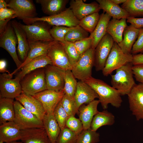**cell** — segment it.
Instances as JSON below:
<instances>
[{
    "label": "cell",
    "instance_id": "cell-32",
    "mask_svg": "<svg viewBox=\"0 0 143 143\" xmlns=\"http://www.w3.org/2000/svg\"><path fill=\"white\" fill-rule=\"evenodd\" d=\"M14 99L0 98V124L14 121L15 111Z\"/></svg>",
    "mask_w": 143,
    "mask_h": 143
},
{
    "label": "cell",
    "instance_id": "cell-54",
    "mask_svg": "<svg viewBox=\"0 0 143 143\" xmlns=\"http://www.w3.org/2000/svg\"><path fill=\"white\" fill-rule=\"evenodd\" d=\"M7 143H23V142H19V141H13L10 142H9Z\"/></svg>",
    "mask_w": 143,
    "mask_h": 143
},
{
    "label": "cell",
    "instance_id": "cell-4",
    "mask_svg": "<svg viewBox=\"0 0 143 143\" xmlns=\"http://www.w3.org/2000/svg\"><path fill=\"white\" fill-rule=\"evenodd\" d=\"M26 25L31 24L37 21H42L53 26H64L72 28L79 25V20L74 15L72 10L66 8L60 13L55 15L27 19L23 20Z\"/></svg>",
    "mask_w": 143,
    "mask_h": 143
},
{
    "label": "cell",
    "instance_id": "cell-9",
    "mask_svg": "<svg viewBox=\"0 0 143 143\" xmlns=\"http://www.w3.org/2000/svg\"><path fill=\"white\" fill-rule=\"evenodd\" d=\"M46 23L37 21L29 25H23L19 23L26 34L28 41L51 42L54 41L50 33Z\"/></svg>",
    "mask_w": 143,
    "mask_h": 143
},
{
    "label": "cell",
    "instance_id": "cell-18",
    "mask_svg": "<svg viewBox=\"0 0 143 143\" xmlns=\"http://www.w3.org/2000/svg\"><path fill=\"white\" fill-rule=\"evenodd\" d=\"M70 7L74 16L80 20L83 18L100 10L99 5L94 1L89 3L83 2L82 0H72Z\"/></svg>",
    "mask_w": 143,
    "mask_h": 143
},
{
    "label": "cell",
    "instance_id": "cell-22",
    "mask_svg": "<svg viewBox=\"0 0 143 143\" xmlns=\"http://www.w3.org/2000/svg\"><path fill=\"white\" fill-rule=\"evenodd\" d=\"M21 137V130L14 121L0 125V141L6 143L17 141Z\"/></svg>",
    "mask_w": 143,
    "mask_h": 143
},
{
    "label": "cell",
    "instance_id": "cell-31",
    "mask_svg": "<svg viewBox=\"0 0 143 143\" xmlns=\"http://www.w3.org/2000/svg\"><path fill=\"white\" fill-rule=\"evenodd\" d=\"M44 127L51 143H57L61 129L53 114H46L42 121Z\"/></svg>",
    "mask_w": 143,
    "mask_h": 143
},
{
    "label": "cell",
    "instance_id": "cell-45",
    "mask_svg": "<svg viewBox=\"0 0 143 143\" xmlns=\"http://www.w3.org/2000/svg\"><path fill=\"white\" fill-rule=\"evenodd\" d=\"M65 127L78 135H79L83 130L82 122L79 119L76 118L74 116L69 117L66 121Z\"/></svg>",
    "mask_w": 143,
    "mask_h": 143
},
{
    "label": "cell",
    "instance_id": "cell-8",
    "mask_svg": "<svg viewBox=\"0 0 143 143\" xmlns=\"http://www.w3.org/2000/svg\"><path fill=\"white\" fill-rule=\"evenodd\" d=\"M11 73L0 74V98L14 99L22 92L20 79L16 77L12 79Z\"/></svg>",
    "mask_w": 143,
    "mask_h": 143
},
{
    "label": "cell",
    "instance_id": "cell-5",
    "mask_svg": "<svg viewBox=\"0 0 143 143\" xmlns=\"http://www.w3.org/2000/svg\"><path fill=\"white\" fill-rule=\"evenodd\" d=\"M133 55L124 53L117 43L114 42L102 70L103 75L107 76L114 70L128 63H131Z\"/></svg>",
    "mask_w": 143,
    "mask_h": 143
},
{
    "label": "cell",
    "instance_id": "cell-52",
    "mask_svg": "<svg viewBox=\"0 0 143 143\" xmlns=\"http://www.w3.org/2000/svg\"><path fill=\"white\" fill-rule=\"evenodd\" d=\"M8 7V4L4 0H0V9L7 8Z\"/></svg>",
    "mask_w": 143,
    "mask_h": 143
},
{
    "label": "cell",
    "instance_id": "cell-10",
    "mask_svg": "<svg viewBox=\"0 0 143 143\" xmlns=\"http://www.w3.org/2000/svg\"><path fill=\"white\" fill-rule=\"evenodd\" d=\"M17 43L16 36L10 21L4 31L0 34V47L9 53L15 63L17 69L22 63L19 60L16 52V46Z\"/></svg>",
    "mask_w": 143,
    "mask_h": 143
},
{
    "label": "cell",
    "instance_id": "cell-49",
    "mask_svg": "<svg viewBox=\"0 0 143 143\" xmlns=\"http://www.w3.org/2000/svg\"><path fill=\"white\" fill-rule=\"evenodd\" d=\"M127 20V22L130 23L135 28H143V18H137L129 16Z\"/></svg>",
    "mask_w": 143,
    "mask_h": 143
},
{
    "label": "cell",
    "instance_id": "cell-1",
    "mask_svg": "<svg viewBox=\"0 0 143 143\" xmlns=\"http://www.w3.org/2000/svg\"><path fill=\"white\" fill-rule=\"evenodd\" d=\"M96 93L102 108L107 109L109 104L119 108L123 101L119 91L103 81L92 76L83 81Z\"/></svg>",
    "mask_w": 143,
    "mask_h": 143
},
{
    "label": "cell",
    "instance_id": "cell-27",
    "mask_svg": "<svg viewBox=\"0 0 143 143\" xmlns=\"http://www.w3.org/2000/svg\"><path fill=\"white\" fill-rule=\"evenodd\" d=\"M43 12L48 16L57 14L64 11L68 0H36Z\"/></svg>",
    "mask_w": 143,
    "mask_h": 143
},
{
    "label": "cell",
    "instance_id": "cell-36",
    "mask_svg": "<svg viewBox=\"0 0 143 143\" xmlns=\"http://www.w3.org/2000/svg\"><path fill=\"white\" fill-rule=\"evenodd\" d=\"M99 12L93 13L84 17L79 20V25L90 33L95 30L99 20Z\"/></svg>",
    "mask_w": 143,
    "mask_h": 143
},
{
    "label": "cell",
    "instance_id": "cell-39",
    "mask_svg": "<svg viewBox=\"0 0 143 143\" xmlns=\"http://www.w3.org/2000/svg\"><path fill=\"white\" fill-rule=\"evenodd\" d=\"M17 17L16 12L12 9L7 8L0 9V34L4 31L10 20Z\"/></svg>",
    "mask_w": 143,
    "mask_h": 143
},
{
    "label": "cell",
    "instance_id": "cell-29",
    "mask_svg": "<svg viewBox=\"0 0 143 143\" xmlns=\"http://www.w3.org/2000/svg\"><path fill=\"white\" fill-rule=\"evenodd\" d=\"M52 62L47 55L35 58L25 65L17 74L16 77L21 80L26 74L38 69L44 68Z\"/></svg>",
    "mask_w": 143,
    "mask_h": 143
},
{
    "label": "cell",
    "instance_id": "cell-15",
    "mask_svg": "<svg viewBox=\"0 0 143 143\" xmlns=\"http://www.w3.org/2000/svg\"><path fill=\"white\" fill-rule=\"evenodd\" d=\"M130 110L137 120H143V84H136L127 95Z\"/></svg>",
    "mask_w": 143,
    "mask_h": 143
},
{
    "label": "cell",
    "instance_id": "cell-30",
    "mask_svg": "<svg viewBox=\"0 0 143 143\" xmlns=\"http://www.w3.org/2000/svg\"><path fill=\"white\" fill-rule=\"evenodd\" d=\"M126 20V19L124 18L120 20L113 18L108 23L106 33L110 35L114 42L117 44L123 40L124 30L127 26Z\"/></svg>",
    "mask_w": 143,
    "mask_h": 143
},
{
    "label": "cell",
    "instance_id": "cell-3",
    "mask_svg": "<svg viewBox=\"0 0 143 143\" xmlns=\"http://www.w3.org/2000/svg\"><path fill=\"white\" fill-rule=\"evenodd\" d=\"M22 92L33 96L47 90L45 68L38 69L26 74L21 80Z\"/></svg>",
    "mask_w": 143,
    "mask_h": 143
},
{
    "label": "cell",
    "instance_id": "cell-34",
    "mask_svg": "<svg viewBox=\"0 0 143 143\" xmlns=\"http://www.w3.org/2000/svg\"><path fill=\"white\" fill-rule=\"evenodd\" d=\"M121 7L130 17L143 16V0H127Z\"/></svg>",
    "mask_w": 143,
    "mask_h": 143
},
{
    "label": "cell",
    "instance_id": "cell-17",
    "mask_svg": "<svg viewBox=\"0 0 143 143\" xmlns=\"http://www.w3.org/2000/svg\"><path fill=\"white\" fill-rule=\"evenodd\" d=\"M15 99L26 110L42 121L46 113L42 105L38 100L33 96L23 92Z\"/></svg>",
    "mask_w": 143,
    "mask_h": 143
},
{
    "label": "cell",
    "instance_id": "cell-13",
    "mask_svg": "<svg viewBox=\"0 0 143 143\" xmlns=\"http://www.w3.org/2000/svg\"><path fill=\"white\" fill-rule=\"evenodd\" d=\"M114 42L111 36L107 33L98 43L95 49L94 66L96 71L103 70Z\"/></svg>",
    "mask_w": 143,
    "mask_h": 143
},
{
    "label": "cell",
    "instance_id": "cell-37",
    "mask_svg": "<svg viewBox=\"0 0 143 143\" xmlns=\"http://www.w3.org/2000/svg\"><path fill=\"white\" fill-rule=\"evenodd\" d=\"M75 79L71 70H66L64 90L65 94L73 97H74L77 84Z\"/></svg>",
    "mask_w": 143,
    "mask_h": 143
},
{
    "label": "cell",
    "instance_id": "cell-33",
    "mask_svg": "<svg viewBox=\"0 0 143 143\" xmlns=\"http://www.w3.org/2000/svg\"><path fill=\"white\" fill-rule=\"evenodd\" d=\"M115 122L114 115L111 113L105 110L102 111H99L94 116L90 128L92 130L96 131L103 126L113 125Z\"/></svg>",
    "mask_w": 143,
    "mask_h": 143
},
{
    "label": "cell",
    "instance_id": "cell-14",
    "mask_svg": "<svg viewBox=\"0 0 143 143\" xmlns=\"http://www.w3.org/2000/svg\"><path fill=\"white\" fill-rule=\"evenodd\" d=\"M65 94L64 89L59 91L46 90L33 96L40 102L46 114H53L55 108Z\"/></svg>",
    "mask_w": 143,
    "mask_h": 143
},
{
    "label": "cell",
    "instance_id": "cell-55",
    "mask_svg": "<svg viewBox=\"0 0 143 143\" xmlns=\"http://www.w3.org/2000/svg\"><path fill=\"white\" fill-rule=\"evenodd\" d=\"M4 142L2 141H0V143H3Z\"/></svg>",
    "mask_w": 143,
    "mask_h": 143
},
{
    "label": "cell",
    "instance_id": "cell-50",
    "mask_svg": "<svg viewBox=\"0 0 143 143\" xmlns=\"http://www.w3.org/2000/svg\"><path fill=\"white\" fill-rule=\"evenodd\" d=\"M131 63L133 65H143V53L133 55V59Z\"/></svg>",
    "mask_w": 143,
    "mask_h": 143
},
{
    "label": "cell",
    "instance_id": "cell-21",
    "mask_svg": "<svg viewBox=\"0 0 143 143\" xmlns=\"http://www.w3.org/2000/svg\"><path fill=\"white\" fill-rule=\"evenodd\" d=\"M23 143H51L44 127L21 130Z\"/></svg>",
    "mask_w": 143,
    "mask_h": 143
},
{
    "label": "cell",
    "instance_id": "cell-19",
    "mask_svg": "<svg viewBox=\"0 0 143 143\" xmlns=\"http://www.w3.org/2000/svg\"><path fill=\"white\" fill-rule=\"evenodd\" d=\"M54 41V40L51 42L28 41L29 50L27 57L20 67L15 70L11 74L13 75L16 73L32 60L41 56L47 55L50 47Z\"/></svg>",
    "mask_w": 143,
    "mask_h": 143
},
{
    "label": "cell",
    "instance_id": "cell-53",
    "mask_svg": "<svg viewBox=\"0 0 143 143\" xmlns=\"http://www.w3.org/2000/svg\"><path fill=\"white\" fill-rule=\"evenodd\" d=\"M111 1L114 3L119 5L121 3H123L125 2L127 0H110Z\"/></svg>",
    "mask_w": 143,
    "mask_h": 143
},
{
    "label": "cell",
    "instance_id": "cell-41",
    "mask_svg": "<svg viewBox=\"0 0 143 143\" xmlns=\"http://www.w3.org/2000/svg\"><path fill=\"white\" fill-rule=\"evenodd\" d=\"M78 135L67 127L61 129L57 143H76Z\"/></svg>",
    "mask_w": 143,
    "mask_h": 143
},
{
    "label": "cell",
    "instance_id": "cell-28",
    "mask_svg": "<svg viewBox=\"0 0 143 143\" xmlns=\"http://www.w3.org/2000/svg\"><path fill=\"white\" fill-rule=\"evenodd\" d=\"M100 9L102 10L113 18L120 20L127 19L129 16L127 12L119 5L111 2L110 0H96Z\"/></svg>",
    "mask_w": 143,
    "mask_h": 143
},
{
    "label": "cell",
    "instance_id": "cell-35",
    "mask_svg": "<svg viewBox=\"0 0 143 143\" xmlns=\"http://www.w3.org/2000/svg\"><path fill=\"white\" fill-rule=\"evenodd\" d=\"M89 33L79 25L72 27L65 36V41L74 43L88 37Z\"/></svg>",
    "mask_w": 143,
    "mask_h": 143
},
{
    "label": "cell",
    "instance_id": "cell-7",
    "mask_svg": "<svg viewBox=\"0 0 143 143\" xmlns=\"http://www.w3.org/2000/svg\"><path fill=\"white\" fill-rule=\"evenodd\" d=\"M14 122L21 130L44 127L43 122L26 110L18 101L14 102Z\"/></svg>",
    "mask_w": 143,
    "mask_h": 143
},
{
    "label": "cell",
    "instance_id": "cell-42",
    "mask_svg": "<svg viewBox=\"0 0 143 143\" xmlns=\"http://www.w3.org/2000/svg\"><path fill=\"white\" fill-rule=\"evenodd\" d=\"M53 115L61 129L65 126L66 121L69 117L63 108L61 101L55 108Z\"/></svg>",
    "mask_w": 143,
    "mask_h": 143
},
{
    "label": "cell",
    "instance_id": "cell-6",
    "mask_svg": "<svg viewBox=\"0 0 143 143\" xmlns=\"http://www.w3.org/2000/svg\"><path fill=\"white\" fill-rule=\"evenodd\" d=\"M95 49L91 48L82 54L71 71L76 79L83 81L91 77L94 66Z\"/></svg>",
    "mask_w": 143,
    "mask_h": 143
},
{
    "label": "cell",
    "instance_id": "cell-2",
    "mask_svg": "<svg viewBox=\"0 0 143 143\" xmlns=\"http://www.w3.org/2000/svg\"><path fill=\"white\" fill-rule=\"evenodd\" d=\"M131 63H128L116 70L111 75L112 87L118 90L121 95H128L136 84L133 78Z\"/></svg>",
    "mask_w": 143,
    "mask_h": 143
},
{
    "label": "cell",
    "instance_id": "cell-40",
    "mask_svg": "<svg viewBox=\"0 0 143 143\" xmlns=\"http://www.w3.org/2000/svg\"><path fill=\"white\" fill-rule=\"evenodd\" d=\"M61 102L64 109L69 116H75L78 112V108L74 97L65 94Z\"/></svg>",
    "mask_w": 143,
    "mask_h": 143
},
{
    "label": "cell",
    "instance_id": "cell-46",
    "mask_svg": "<svg viewBox=\"0 0 143 143\" xmlns=\"http://www.w3.org/2000/svg\"><path fill=\"white\" fill-rule=\"evenodd\" d=\"M92 41V38L89 36L73 43L80 56L91 47Z\"/></svg>",
    "mask_w": 143,
    "mask_h": 143
},
{
    "label": "cell",
    "instance_id": "cell-48",
    "mask_svg": "<svg viewBox=\"0 0 143 143\" xmlns=\"http://www.w3.org/2000/svg\"><path fill=\"white\" fill-rule=\"evenodd\" d=\"M132 69L136 80L140 83L143 84V65H133Z\"/></svg>",
    "mask_w": 143,
    "mask_h": 143
},
{
    "label": "cell",
    "instance_id": "cell-12",
    "mask_svg": "<svg viewBox=\"0 0 143 143\" xmlns=\"http://www.w3.org/2000/svg\"><path fill=\"white\" fill-rule=\"evenodd\" d=\"M47 55L52 65L65 70H71L72 66L60 42L54 41L50 47Z\"/></svg>",
    "mask_w": 143,
    "mask_h": 143
},
{
    "label": "cell",
    "instance_id": "cell-23",
    "mask_svg": "<svg viewBox=\"0 0 143 143\" xmlns=\"http://www.w3.org/2000/svg\"><path fill=\"white\" fill-rule=\"evenodd\" d=\"M99 103V100H95L87 105H82L79 108V119L82 123L83 130L90 128L94 116L99 112L97 108Z\"/></svg>",
    "mask_w": 143,
    "mask_h": 143
},
{
    "label": "cell",
    "instance_id": "cell-11",
    "mask_svg": "<svg viewBox=\"0 0 143 143\" xmlns=\"http://www.w3.org/2000/svg\"><path fill=\"white\" fill-rule=\"evenodd\" d=\"M44 68L47 90L56 91L63 90L66 70L50 65Z\"/></svg>",
    "mask_w": 143,
    "mask_h": 143
},
{
    "label": "cell",
    "instance_id": "cell-24",
    "mask_svg": "<svg viewBox=\"0 0 143 143\" xmlns=\"http://www.w3.org/2000/svg\"><path fill=\"white\" fill-rule=\"evenodd\" d=\"M11 23L17 40V50L18 55L23 62L27 57L29 50L27 35L19 22L14 20L12 21Z\"/></svg>",
    "mask_w": 143,
    "mask_h": 143
},
{
    "label": "cell",
    "instance_id": "cell-43",
    "mask_svg": "<svg viewBox=\"0 0 143 143\" xmlns=\"http://www.w3.org/2000/svg\"><path fill=\"white\" fill-rule=\"evenodd\" d=\"M61 43L63 45L73 66L79 60L81 56L73 43L65 41Z\"/></svg>",
    "mask_w": 143,
    "mask_h": 143
},
{
    "label": "cell",
    "instance_id": "cell-38",
    "mask_svg": "<svg viewBox=\"0 0 143 143\" xmlns=\"http://www.w3.org/2000/svg\"><path fill=\"white\" fill-rule=\"evenodd\" d=\"M100 134L90 128L83 130L78 135L76 143H97L100 141Z\"/></svg>",
    "mask_w": 143,
    "mask_h": 143
},
{
    "label": "cell",
    "instance_id": "cell-44",
    "mask_svg": "<svg viewBox=\"0 0 143 143\" xmlns=\"http://www.w3.org/2000/svg\"><path fill=\"white\" fill-rule=\"evenodd\" d=\"M72 28L64 26H53L50 29V33L54 40L60 42L65 41V36Z\"/></svg>",
    "mask_w": 143,
    "mask_h": 143
},
{
    "label": "cell",
    "instance_id": "cell-26",
    "mask_svg": "<svg viewBox=\"0 0 143 143\" xmlns=\"http://www.w3.org/2000/svg\"><path fill=\"white\" fill-rule=\"evenodd\" d=\"M140 28H137L131 24L124 29L122 41L118 44L123 52L126 54H131L132 47L137 39Z\"/></svg>",
    "mask_w": 143,
    "mask_h": 143
},
{
    "label": "cell",
    "instance_id": "cell-25",
    "mask_svg": "<svg viewBox=\"0 0 143 143\" xmlns=\"http://www.w3.org/2000/svg\"><path fill=\"white\" fill-rule=\"evenodd\" d=\"M111 17L104 12L100 15L98 23L93 31L89 37L92 39L91 48L95 49L99 42L107 33L106 29L108 23Z\"/></svg>",
    "mask_w": 143,
    "mask_h": 143
},
{
    "label": "cell",
    "instance_id": "cell-16",
    "mask_svg": "<svg viewBox=\"0 0 143 143\" xmlns=\"http://www.w3.org/2000/svg\"><path fill=\"white\" fill-rule=\"evenodd\" d=\"M8 7L16 12L17 18L23 20L36 17V8L31 0H11L8 3Z\"/></svg>",
    "mask_w": 143,
    "mask_h": 143
},
{
    "label": "cell",
    "instance_id": "cell-51",
    "mask_svg": "<svg viewBox=\"0 0 143 143\" xmlns=\"http://www.w3.org/2000/svg\"><path fill=\"white\" fill-rule=\"evenodd\" d=\"M7 62L6 61L3 59H1L0 60V72L5 73L6 72L10 73L6 68Z\"/></svg>",
    "mask_w": 143,
    "mask_h": 143
},
{
    "label": "cell",
    "instance_id": "cell-47",
    "mask_svg": "<svg viewBox=\"0 0 143 143\" xmlns=\"http://www.w3.org/2000/svg\"><path fill=\"white\" fill-rule=\"evenodd\" d=\"M143 53V28H140L137 40L133 45L131 51L132 55Z\"/></svg>",
    "mask_w": 143,
    "mask_h": 143
},
{
    "label": "cell",
    "instance_id": "cell-20",
    "mask_svg": "<svg viewBox=\"0 0 143 143\" xmlns=\"http://www.w3.org/2000/svg\"><path fill=\"white\" fill-rule=\"evenodd\" d=\"M74 99L79 109V107L84 103L88 104L99 98L95 91L83 81L77 82L76 91L74 96Z\"/></svg>",
    "mask_w": 143,
    "mask_h": 143
}]
</instances>
